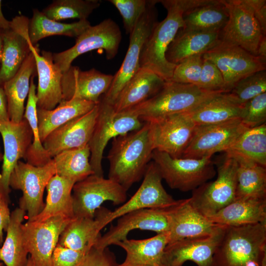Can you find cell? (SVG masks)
Here are the masks:
<instances>
[{
  "label": "cell",
  "instance_id": "17",
  "mask_svg": "<svg viewBox=\"0 0 266 266\" xmlns=\"http://www.w3.org/2000/svg\"><path fill=\"white\" fill-rule=\"evenodd\" d=\"M240 119L196 126L194 135L182 158L200 159L226 152L238 136L248 129Z\"/></svg>",
  "mask_w": 266,
  "mask_h": 266
},
{
  "label": "cell",
  "instance_id": "53",
  "mask_svg": "<svg viewBox=\"0 0 266 266\" xmlns=\"http://www.w3.org/2000/svg\"><path fill=\"white\" fill-rule=\"evenodd\" d=\"M257 56L266 61V36H264L259 43Z\"/></svg>",
  "mask_w": 266,
  "mask_h": 266
},
{
  "label": "cell",
  "instance_id": "56",
  "mask_svg": "<svg viewBox=\"0 0 266 266\" xmlns=\"http://www.w3.org/2000/svg\"><path fill=\"white\" fill-rule=\"evenodd\" d=\"M26 266H35L34 263L33 262L30 257L28 259V261Z\"/></svg>",
  "mask_w": 266,
  "mask_h": 266
},
{
  "label": "cell",
  "instance_id": "54",
  "mask_svg": "<svg viewBox=\"0 0 266 266\" xmlns=\"http://www.w3.org/2000/svg\"><path fill=\"white\" fill-rule=\"evenodd\" d=\"M10 28V21L4 16L1 9V0H0V30H5Z\"/></svg>",
  "mask_w": 266,
  "mask_h": 266
},
{
  "label": "cell",
  "instance_id": "35",
  "mask_svg": "<svg viewBox=\"0 0 266 266\" xmlns=\"http://www.w3.org/2000/svg\"><path fill=\"white\" fill-rule=\"evenodd\" d=\"M91 26L88 20H78L71 23L53 20L38 9H34L33 16L29 21L28 35L31 44L34 46L40 40L51 35L77 38Z\"/></svg>",
  "mask_w": 266,
  "mask_h": 266
},
{
  "label": "cell",
  "instance_id": "47",
  "mask_svg": "<svg viewBox=\"0 0 266 266\" xmlns=\"http://www.w3.org/2000/svg\"><path fill=\"white\" fill-rule=\"evenodd\" d=\"M197 87L205 90L224 93L225 83L222 74L215 65L208 60L203 59Z\"/></svg>",
  "mask_w": 266,
  "mask_h": 266
},
{
  "label": "cell",
  "instance_id": "23",
  "mask_svg": "<svg viewBox=\"0 0 266 266\" xmlns=\"http://www.w3.org/2000/svg\"><path fill=\"white\" fill-rule=\"evenodd\" d=\"M113 79V75L95 68L82 71L79 67L71 66L62 75L63 100L78 99L98 103L101 96L108 90Z\"/></svg>",
  "mask_w": 266,
  "mask_h": 266
},
{
  "label": "cell",
  "instance_id": "19",
  "mask_svg": "<svg viewBox=\"0 0 266 266\" xmlns=\"http://www.w3.org/2000/svg\"><path fill=\"white\" fill-rule=\"evenodd\" d=\"M72 219L56 216L41 222L28 221L22 224L25 245L35 266H50L60 236Z\"/></svg>",
  "mask_w": 266,
  "mask_h": 266
},
{
  "label": "cell",
  "instance_id": "36",
  "mask_svg": "<svg viewBox=\"0 0 266 266\" xmlns=\"http://www.w3.org/2000/svg\"><path fill=\"white\" fill-rule=\"evenodd\" d=\"M25 214L26 211L20 207L10 213L6 236L0 247V261L6 266H26L29 252L22 229Z\"/></svg>",
  "mask_w": 266,
  "mask_h": 266
},
{
  "label": "cell",
  "instance_id": "18",
  "mask_svg": "<svg viewBox=\"0 0 266 266\" xmlns=\"http://www.w3.org/2000/svg\"><path fill=\"white\" fill-rule=\"evenodd\" d=\"M4 154L0 173V200L9 204L10 189L9 181L15 166L21 158L25 160L33 141V133L26 119L15 123L10 121L0 122Z\"/></svg>",
  "mask_w": 266,
  "mask_h": 266
},
{
  "label": "cell",
  "instance_id": "2",
  "mask_svg": "<svg viewBox=\"0 0 266 266\" xmlns=\"http://www.w3.org/2000/svg\"><path fill=\"white\" fill-rule=\"evenodd\" d=\"M154 150L148 122L138 130L113 138L107 157L108 178L128 191L143 177Z\"/></svg>",
  "mask_w": 266,
  "mask_h": 266
},
{
  "label": "cell",
  "instance_id": "3",
  "mask_svg": "<svg viewBox=\"0 0 266 266\" xmlns=\"http://www.w3.org/2000/svg\"><path fill=\"white\" fill-rule=\"evenodd\" d=\"M266 257V223L226 226L213 266H261Z\"/></svg>",
  "mask_w": 266,
  "mask_h": 266
},
{
  "label": "cell",
  "instance_id": "5",
  "mask_svg": "<svg viewBox=\"0 0 266 266\" xmlns=\"http://www.w3.org/2000/svg\"><path fill=\"white\" fill-rule=\"evenodd\" d=\"M98 104L99 113L88 145L91 152L90 163L94 174L103 176L102 160L108 141L139 129L144 122L131 109L116 112L113 105L100 100Z\"/></svg>",
  "mask_w": 266,
  "mask_h": 266
},
{
  "label": "cell",
  "instance_id": "33",
  "mask_svg": "<svg viewBox=\"0 0 266 266\" xmlns=\"http://www.w3.org/2000/svg\"><path fill=\"white\" fill-rule=\"evenodd\" d=\"M98 103L71 99L62 100L53 109L37 108L39 133L41 142L52 131L68 121L88 113Z\"/></svg>",
  "mask_w": 266,
  "mask_h": 266
},
{
  "label": "cell",
  "instance_id": "42",
  "mask_svg": "<svg viewBox=\"0 0 266 266\" xmlns=\"http://www.w3.org/2000/svg\"><path fill=\"white\" fill-rule=\"evenodd\" d=\"M100 5L98 0H55L41 11L48 18L57 21L77 19L87 20Z\"/></svg>",
  "mask_w": 266,
  "mask_h": 266
},
{
  "label": "cell",
  "instance_id": "1",
  "mask_svg": "<svg viewBox=\"0 0 266 266\" xmlns=\"http://www.w3.org/2000/svg\"><path fill=\"white\" fill-rule=\"evenodd\" d=\"M209 0H161L166 17L157 22L141 53L140 67L150 69L165 81L170 80L176 65L167 61L166 54L178 31L184 26V13Z\"/></svg>",
  "mask_w": 266,
  "mask_h": 266
},
{
  "label": "cell",
  "instance_id": "52",
  "mask_svg": "<svg viewBox=\"0 0 266 266\" xmlns=\"http://www.w3.org/2000/svg\"><path fill=\"white\" fill-rule=\"evenodd\" d=\"M8 121L7 99L3 87L0 86V122Z\"/></svg>",
  "mask_w": 266,
  "mask_h": 266
},
{
  "label": "cell",
  "instance_id": "4",
  "mask_svg": "<svg viewBox=\"0 0 266 266\" xmlns=\"http://www.w3.org/2000/svg\"><path fill=\"white\" fill-rule=\"evenodd\" d=\"M222 93L203 90L192 84L166 81L156 95L131 109L142 121L148 122L188 111Z\"/></svg>",
  "mask_w": 266,
  "mask_h": 266
},
{
  "label": "cell",
  "instance_id": "57",
  "mask_svg": "<svg viewBox=\"0 0 266 266\" xmlns=\"http://www.w3.org/2000/svg\"><path fill=\"white\" fill-rule=\"evenodd\" d=\"M0 266H5L2 262H0Z\"/></svg>",
  "mask_w": 266,
  "mask_h": 266
},
{
  "label": "cell",
  "instance_id": "7",
  "mask_svg": "<svg viewBox=\"0 0 266 266\" xmlns=\"http://www.w3.org/2000/svg\"><path fill=\"white\" fill-rule=\"evenodd\" d=\"M219 165L217 177L194 190L189 198L190 203L203 215L209 217L235 199L237 163L235 159L225 153Z\"/></svg>",
  "mask_w": 266,
  "mask_h": 266
},
{
  "label": "cell",
  "instance_id": "32",
  "mask_svg": "<svg viewBox=\"0 0 266 266\" xmlns=\"http://www.w3.org/2000/svg\"><path fill=\"white\" fill-rule=\"evenodd\" d=\"M242 107L222 93L185 113L196 126L208 125L240 119Z\"/></svg>",
  "mask_w": 266,
  "mask_h": 266
},
{
  "label": "cell",
  "instance_id": "21",
  "mask_svg": "<svg viewBox=\"0 0 266 266\" xmlns=\"http://www.w3.org/2000/svg\"><path fill=\"white\" fill-rule=\"evenodd\" d=\"M29 19L17 16L10 21V28L2 31L3 47L0 67V86L19 70L31 53L28 35Z\"/></svg>",
  "mask_w": 266,
  "mask_h": 266
},
{
  "label": "cell",
  "instance_id": "15",
  "mask_svg": "<svg viewBox=\"0 0 266 266\" xmlns=\"http://www.w3.org/2000/svg\"><path fill=\"white\" fill-rule=\"evenodd\" d=\"M143 178L141 185L128 200L113 211L108 210L103 220V227L130 212L144 208L169 207L176 203L178 200H174L163 187V178L154 162L149 163Z\"/></svg>",
  "mask_w": 266,
  "mask_h": 266
},
{
  "label": "cell",
  "instance_id": "40",
  "mask_svg": "<svg viewBox=\"0 0 266 266\" xmlns=\"http://www.w3.org/2000/svg\"><path fill=\"white\" fill-rule=\"evenodd\" d=\"M266 167V124L243 132L225 152Z\"/></svg>",
  "mask_w": 266,
  "mask_h": 266
},
{
  "label": "cell",
  "instance_id": "37",
  "mask_svg": "<svg viewBox=\"0 0 266 266\" xmlns=\"http://www.w3.org/2000/svg\"><path fill=\"white\" fill-rule=\"evenodd\" d=\"M228 154L237 163L235 199H266V167L242 157Z\"/></svg>",
  "mask_w": 266,
  "mask_h": 266
},
{
  "label": "cell",
  "instance_id": "39",
  "mask_svg": "<svg viewBox=\"0 0 266 266\" xmlns=\"http://www.w3.org/2000/svg\"><path fill=\"white\" fill-rule=\"evenodd\" d=\"M91 152L89 145L65 150L53 158L56 174L74 183L94 174L90 163Z\"/></svg>",
  "mask_w": 266,
  "mask_h": 266
},
{
  "label": "cell",
  "instance_id": "45",
  "mask_svg": "<svg viewBox=\"0 0 266 266\" xmlns=\"http://www.w3.org/2000/svg\"><path fill=\"white\" fill-rule=\"evenodd\" d=\"M203 60L202 55H196L177 64L169 81L197 86Z\"/></svg>",
  "mask_w": 266,
  "mask_h": 266
},
{
  "label": "cell",
  "instance_id": "29",
  "mask_svg": "<svg viewBox=\"0 0 266 266\" xmlns=\"http://www.w3.org/2000/svg\"><path fill=\"white\" fill-rule=\"evenodd\" d=\"M108 209L100 207L94 218H73L61 233L58 243L79 251H86L101 235L102 223Z\"/></svg>",
  "mask_w": 266,
  "mask_h": 266
},
{
  "label": "cell",
  "instance_id": "11",
  "mask_svg": "<svg viewBox=\"0 0 266 266\" xmlns=\"http://www.w3.org/2000/svg\"><path fill=\"white\" fill-rule=\"evenodd\" d=\"M127 191L116 182L95 174L74 184L72 191L74 217L94 218L96 211L105 201L122 205L127 199Z\"/></svg>",
  "mask_w": 266,
  "mask_h": 266
},
{
  "label": "cell",
  "instance_id": "50",
  "mask_svg": "<svg viewBox=\"0 0 266 266\" xmlns=\"http://www.w3.org/2000/svg\"><path fill=\"white\" fill-rule=\"evenodd\" d=\"M251 8L263 33L266 36V0H245Z\"/></svg>",
  "mask_w": 266,
  "mask_h": 266
},
{
  "label": "cell",
  "instance_id": "43",
  "mask_svg": "<svg viewBox=\"0 0 266 266\" xmlns=\"http://www.w3.org/2000/svg\"><path fill=\"white\" fill-rule=\"evenodd\" d=\"M266 92V70L252 73L239 80L227 93L236 103L243 105Z\"/></svg>",
  "mask_w": 266,
  "mask_h": 266
},
{
  "label": "cell",
  "instance_id": "12",
  "mask_svg": "<svg viewBox=\"0 0 266 266\" xmlns=\"http://www.w3.org/2000/svg\"><path fill=\"white\" fill-rule=\"evenodd\" d=\"M228 19L220 32V40L238 46L257 56L264 36L250 6L245 0H222Z\"/></svg>",
  "mask_w": 266,
  "mask_h": 266
},
{
  "label": "cell",
  "instance_id": "44",
  "mask_svg": "<svg viewBox=\"0 0 266 266\" xmlns=\"http://www.w3.org/2000/svg\"><path fill=\"white\" fill-rule=\"evenodd\" d=\"M151 0H109L121 15L126 33L130 34L147 9Z\"/></svg>",
  "mask_w": 266,
  "mask_h": 266
},
{
  "label": "cell",
  "instance_id": "38",
  "mask_svg": "<svg viewBox=\"0 0 266 266\" xmlns=\"http://www.w3.org/2000/svg\"><path fill=\"white\" fill-rule=\"evenodd\" d=\"M228 16L222 0H210L207 3L184 13L183 28L208 32L220 31L227 22Z\"/></svg>",
  "mask_w": 266,
  "mask_h": 266
},
{
  "label": "cell",
  "instance_id": "22",
  "mask_svg": "<svg viewBox=\"0 0 266 266\" xmlns=\"http://www.w3.org/2000/svg\"><path fill=\"white\" fill-rule=\"evenodd\" d=\"M98 113V103L88 113L68 121L49 134L42 143L50 157L53 158L63 151L88 144Z\"/></svg>",
  "mask_w": 266,
  "mask_h": 266
},
{
  "label": "cell",
  "instance_id": "27",
  "mask_svg": "<svg viewBox=\"0 0 266 266\" xmlns=\"http://www.w3.org/2000/svg\"><path fill=\"white\" fill-rule=\"evenodd\" d=\"M166 81L152 70L140 67L118 96L113 107L116 112L131 109L156 95Z\"/></svg>",
  "mask_w": 266,
  "mask_h": 266
},
{
  "label": "cell",
  "instance_id": "10",
  "mask_svg": "<svg viewBox=\"0 0 266 266\" xmlns=\"http://www.w3.org/2000/svg\"><path fill=\"white\" fill-rule=\"evenodd\" d=\"M56 174L53 158L42 166H34L19 161L9 179V187L22 192L19 207L33 220L44 207L43 193L50 179Z\"/></svg>",
  "mask_w": 266,
  "mask_h": 266
},
{
  "label": "cell",
  "instance_id": "48",
  "mask_svg": "<svg viewBox=\"0 0 266 266\" xmlns=\"http://www.w3.org/2000/svg\"><path fill=\"white\" fill-rule=\"evenodd\" d=\"M114 254L108 247L99 248L92 246L77 266H118Z\"/></svg>",
  "mask_w": 266,
  "mask_h": 266
},
{
  "label": "cell",
  "instance_id": "9",
  "mask_svg": "<svg viewBox=\"0 0 266 266\" xmlns=\"http://www.w3.org/2000/svg\"><path fill=\"white\" fill-rule=\"evenodd\" d=\"M160 0H151L133 32L130 34L128 50L123 62L107 92L100 100L113 105L123 88L140 68L141 53L144 44L157 21L156 5Z\"/></svg>",
  "mask_w": 266,
  "mask_h": 266
},
{
  "label": "cell",
  "instance_id": "16",
  "mask_svg": "<svg viewBox=\"0 0 266 266\" xmlns=\"http://www.w3.org/2000/svg\"><path fill=\"white\" fill-rule=\"evenodd\" d=\"M148 123L154 149L182 158L196 128L186 114H174Z\"/></svg>",
  "mask_w": 266,
  "mask_h": 266
},
{
  "label": "cell",
  "instance_id": "55",
  "mask_svg": "<svg viewBox=\"0 0 266 266\" xmlns=\"http://www.w3.org/2000/svg\"><path fill=\"white\" fill-rule=\"evenodd\" d=\"M2 47H3V39H2V31L0 30V67L1 59L2 52Z\"/></svg>",
  "mask_w": 266,
  "mask_h": 266
},
{
  "label": "cell",
  "instance_id": "26",
  "mask_svg": "<svg viewBox=\"0 0 266 266\" xmlns=\"http://www.w3.org/2000/svg\"><path fill=\"white\" fill-rule=\"evenodd\" d=\"M168 232L157 233L150 238L126 239L115 244L126 253L124 261L118 266H164L163 256L169 243Z\"/></svg>",
  "mask_w": 266,
  "mask_h": 266
},
{
  "label": "cell",
  "instance_id": "31",
  "mask_svg": "<svg viewBox=\"0 0 266 266\" xmlns=\"http://www.w3.org/2000/svg\"><path fill=\"white\" fill-rule=\"evenodd\" d=\"M36 74L35 61L31 51L17 72L3 84L10 121L19 123L23 120L31 79Z\"/></svg>",
  "mask_w": 266,
  "mask_h": 266
},
{
  "label": "cell",
  "instance_id": "25",
  "mask_svg": "<svg viewBox=\"0 0 266 266\" xmlns=\"http://www.w3.org/2000/svg\"><path fill=\"white\" fill-rule=\"evenodd\" d=\"M220 226L211 222L195 208L189 198L178 200L171 208L168 244L211 234Z\"/></svg>",
  "mask_w": 266,
  "mask_h": 266
},
{
  "label": "cell",
  "instance_id": "24",
  "mask_svg": "<svg viewBox=\"0 0 266 266\" xmlns=\"http://www.w3.org/2000/svg\"><path fill=\"white\" fill-rule=\"evenodd\" d=\"M38 76L37 108L51 110L63 100L61 79L63 73L55 64L52 53L43 50L40 54L36 45H32Z\"/></svg>",
  "mask_w": 266,
  "mask_h": 266
},
{
  "label": "cell",
  "instance_id": "14",
  "mask_svg": "<svg viewBox=\"0 0 266 266\" xmlns=\"http://www.w3.org/2000/svg\"><path fill=\"white\" fill-rule=\"evenodd\" d=\"M173 205L166 208H144L126 213L118 218L116 225H111L105 233L100 235L94 245L103 249L115 245L128 238V234L134 230L151 231L157 233L168 232Z\"/></svg>",
  "mask_w": 266,
  "mask_h": 266
},
{
  "label": "cell",
  "instance_id": "13",
  "mask_svg": "<svg viewBox=\"0 0 266 266\" xmlns=\"http://www.w3.org/2000/svg\"><path fill=\"white\" fill-rule=\"evenodd\" d=\"M202 58L214 64L222 73L224 93L229 92L241 79L266 70V61L238 46L221 41L204 53Z\"/></svg>",
  "mask_w": 266,
  "mask_h": 266
},
{
  "label": "cell",
  "instance_id": "28",
  "mask_svg": "<svg viewBox=\"0 0 266 266\" xmlns=\"http://www.w3.org/2000/svg\"><path fill=\"white\" fill-rule=\"evenodd\" d=\"M220 32L180 29L168 47L166 60L176 65L190 57L203 55L219 43Z\"/></svg>",
  "mask_w": 266,
  "mask_h": 266
},
{
  "label": "cell",
  "instance_id": "41",
  "mask_svg": "<svg viewBox=\"0 0 266 266\" xmlns=\"http://www.w3.org/2000/svg\"><path fill=\"white\" fill-rule=\"evenodd\" d=\"M34 77L35 76H33L31 79L30 91L23 117L27 120L33 136V142L27 152L25 160L31 165L39 166L46 165L52 158L44 148L40 139L37 116L36 87L34 83Z\"/></svg>",
  "mask_w": 266,
  "mask_h": 266
},
{
  "label": "cell",
  "instance_id": "49",
  "mask_svg": "<svg viewBox=\"0 0 266 266\" xmlns=\"http://www.w3.org/2000/svg\"><path fill=\"white\" fill-rule=\"evenodd\" d=\"M87 251H76L57 244L52 253L50 266H77Z\"/></svg>",
  "mask_w": 266,
  "mask_h": 266
},
{
  "label": "cell",
  "instance_id": "30",
  "mask_svg": "<svg viewBox=\"0 0 266 266\" xmlns=\"http://www.w3.org/2000/svg\"><path fill=\"white\" fill-rule=\"evenodd\" d=\"M208 218L214 224L225 226L266 223V199L236 198Z\"/></svg>",
  "mask_w": 266,
  "mask_h": 266
},
{
  "label": "cell",
  "instance_id": "6",
  "mask_svg": "<svg viewBox=\"0 0 266 266\" xmlns=\"http://www.w3.org/2000/svg\"><path fill=\"white\" fill-rule=\"evenodd\" d=\"M152 159L169 187L182 192L193 191L216 174L214 163L210 157L175 158L154 150Z\"/></svg>",
  "mask_w": 266,
  "mask_h": 266
},
{
  "label": "cell",
  "instance_id": "8",
  "mask_svg": "<svg viewBox=\"0 0 266 266\" xmlns=\"http://www.w3.org/2000/svg\"><path fill=\"white\" fill-rule=\"evenodd\" d=\"M122 40V33L116 23L107 18L95 26H91L76 38L75 44L59 53H52L55 64L62 73L71 66L78 56L89 51L103 49L108 60L117 54Z\"/></svg>",
  "mask_w": 266,
  "mask_h": 266
},
{
  "label": "cell",
  "instance_id": "46",
  "mask_svg": "<svg viewBox=\"0 0 266 266\" xmlns=\"http://www.w3.org/2000/svg\"><path fill=\"white\" fill-rule=\"evenodd\" d=\"M240 120L248 128L266 123V92L254 97L243 104Z\"/></svg>",
  "mask_w": 266,
  "mask_h": 266
},
{
  "label": "cell",
  "instance_id": "51",
  "mask_svg": "<svg viewBox=\"0 0 266 266\" xmlns=\"http://www.w3.org/2000/svg\"><path fill=\"white\" fill-rule=\"evenodd\" d=\"M3 154L0 153V162L2 161ZM10 217L8 203L0 200V244L3 241V231H6Z\"/></svg>",
  "mask_w": 266,
  "mask_h": 266
},
{
  "label": "cell",
  "instance_id": "20",
  "mask_svg": "<svg viewBox=\"0 0 266 266\" xmlns=\"http://www.w3.org/2000/svg\"><path fill=\"white\" fill-rule=\"evenodd\" d=\"M226 227L220 226L208 235L183 239L167 244L163 256L164 266H182L188 261L198 266H213V256Z\"/></svg>",
  "mask_w": 266,
  "mask_h": 266
},
{
  "label": "cell",
  "instance_id": "34",
  "mask_svg": "<svg viewBox=\"0 0 266 266\" xmlns=\"http://www.w3.org/2000/svg\"><path fill=\"white\" fill-rule=\"evenodd\" d=\"M74 184L67 179L54 175L46 187L47 195L44 208L30 221L41 222L56 216L74 218L72 199Z\"/></svg>",
  "mask_w": 266,
  "mask_h": 266
}]
</instances>
